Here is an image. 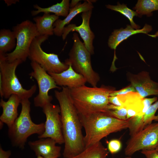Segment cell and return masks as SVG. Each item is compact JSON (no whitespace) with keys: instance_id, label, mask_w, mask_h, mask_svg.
Wrapping results in <instances>:
<instances>
[{"instance_id":"obj_1","label":"cell","mask_w":158,"mask_h":158,"mask_svg":"<svg viewBox=\"0 0 158 158\" xmlns=\"http://www.w3.org/2000/svg\"><path fill=\"white\" fill-rule=\"evenodd\" d=\"M54 95L60 109L64 140L63 157L67 158L75 156L85 149L78 113L73 103L69 88L62 87L61 91H54Z\"/></svg>"},{"instance_id":"obj_2","label":"cell","mask_w":158,"mask_h":158,"mask_svg":"<svg viewBox=\"0 0 158 158\" xmlns=\"http://www.w3.org/2000/svg\"><path fill=\"white\" fill-rule=\"evenodd\" d=\"M78 115L85 130L84 141L85 148L100 142L111 133L128 128V119L120 120L105 111L86 115Z\"/></svg>"},{"instance_id":"obj_3","label":"cell","mask_w":158,"mask_h":158,"mask_svg":"<svg viewBox=\"0 0 158 158\" xmlns=\"http://www.w3.org/2000/svg\"><path fill=\"white\" fill-rule=\"evenodd\" d=\"M70 90L73 104L78 114L82 115L105 111L110 104V93L114 90L107 87L85 85Z\"/></svg>"},{"instance_id":"obj_4","label":"cell","mask_w":158,"mask_h":158,"mask_svg":"<svg viewBox=\"0 0 158 158\" xmlns=\"http://www.w3.org/2000/svg\"><path fill=\"white\" fill-rule=\"evenodd\" d=\"M20 114L11 127L8 135L13 146L23 149L28 138L34 134H42L45 130V123L36 124L30 115V102L29 99L21 100Z\"/></svg>"},{"instance_id":"obj_5","label":"cell","mask_w":158,"mask_h":158,"mask_svg":"<svg viewBox=\"0 0 158 158\" xmlns=\"http://www.w3.org/2000/svg\"><path fill=\"white\" fill-rule=\"evenodd\" d=\"M23 62L16 60L9 62L0 54V94L2 98L8 99L12 95L18 96L21 100L29 99L37 89L34 84L28 90L23 87L16 73L18 66Z\"/></svg>"},{"instance_id":"obj_6","label":"cell","mask_w":158,"mask_h":158,"mask_svg":"<svg viewBox=\"0 0 158 158\" xmlns=\"http://www.w3.org/2000/svg\"><path fill=\"white\" fill-rule=\"evenodd\" d=\"M72 39L73 44L69 53V58L65 60V63L68 65L70 64L75 72L85 78L87 82L92 87H96L100 78L92 68L91 54L76 32L73 33Z\"/></svg>"},{"instance_id":"obj_7","label":"cell","mask_w":158,"mask_h":158,"mask_svg":"<svg viewBox=\"0 0 158 158\" xmlns=\"http://www.w3.org/2000/svg\"><path fill=\"white\" fill-rule=\"evenodd\" d=\"M12 31L16 40V48L13 51L4 54L5 59L9 62L20 60L23 62L28 57L30 49L34 39L40 35L35 23L26 20L13 27Z\"/></svg>"},{"instance_id":"obj_8","label":"cell","mask_w":158,"mask_h":158,"mask_svg":"<svg viewBox=\"0 0 158 158\" xmlns=\"http://www.w3.org/2000/svg\"><path fill=\"white\" fill-rule=\"evenodd\" d=\"M49 37L40 35L34 39L30 47L28 58L31 61L39 64L47 73H60L67 70L69 66L61 62L57 54L47 53L42 50L41 44Z\"/></svg>"},{"instance_id":"obj_9","label":"cell","mask_w":158,"mask_h":158,"mask_svg":"<svg viewBox=\"0 0 158 158\" xmlns=\"http://www.w3.org/2000/svg\"><path fill=\"white\" fill-rule=\"evenodd\" d=\"M158 146V122L146 126L131 136L125 149V154L131 156L140 150L155 149Z\"/></svg>"},{"instance_id":"obj_10","label":"cell","mask_w":158,"mask_h":158,"mask_svg":"<svg viewBox=\"0 0 158 158\" xmlns=\"http://www.w3.org/2000/svg\"><path fill=\"white\" fill-rule=\"evenodd\" d=\"M32 71L29 74L30 76L37 81L39 92L34 98V104L35 107L42 108L47 104L51 102L53 97L49 95L51 89L61 88L56 84L52 77L37 63L31 61L30 63Z\"/></svg>"},{"instance_id":"obj_11","label":"cell","mask_w":158,"mask_h":158,"mask_svg":"<svg viewBox=\"0 0 158 158\" xmlns=\"http://www.w3.org/2000/svg\"><path fill=\"white\" fill-rule=\"evenodd\" d=\"M42 109L46 117L45 130L42 134L38 135V138H50L57 144L64 143L59 106L50 102L46 104Z\"/></svg>"},{"instance_id":"obj_12","label":"cell","mask_w":158,"mask_h":158,"mask_svg":"<svg viewBox=\"0 0 158 158\" xmlns=\"http://www.w3.org/2000/svg\"><path fill=\"white\" fill-rule=\"evenodd\" d=\"M92 11L82 13L81 17L82 22L79 26L74 24H71L65 27L62 35L63 40H65L71 32L76 31L78 32L84 41V45L91 55L94 54L93 41L95 36L90 26V21Z\"/></svg>"},{"instance_id":"obj_13","label":"cell","mask_w":158,"mask_h":158,"mask_svg":"<svg viewBox=\"0 0 158 158\" xmlns=\"http://www.w3.org/2000/svg\"><path fill=\"white\" fill-rule=\"evenodd\" d=\"M127 75L131 85L142 98L152 95L158 96V83L151 79L148 72L142 71L137 74L129 73Z\"/></svg>"},{"instance_id":"obj_14","label":"cell","mask_w":158,"mask_h":158,"mask_svg":"<svg viewBox=\"0 0 158 158\" xmlns=\"http://www.w3.org/2000/svg\"><path fill=\"white\" fill-rule=\"evenodd\" d=\"M54 139L49 138H39L30 141L28 145L37 156L46 158H58L61 155V147L56 145Z\"/></svg>"},{"instance_id":"obj_15","label":"cell","mask_w":158,"mask_h":158,"mask_svg":"<svg viewBox=\"0 0 158 158\" xmlns=\"http://www.w3.org/2000/svg\"><path fill=\"white\" fill-rule=\"evenodd\" d=\"M68 65V68L61 73H48L52 77L58 86L71 88L85 85L87 82L85 78L75 72L70 64Z\"/></svg>"},{"instance_id":"obj_16","label":"cell","mask_w":158,"mask_h":158,"mask_svg":"<svg viewBox=\"0 0 158 158\" xmlns=\"http://www.w3.org/2000/svg\"><path fill=\"white\" fill-rule=\"evenodd\" d=\"M21 100L16 95H12L5 101L2 98L0 106L2 113L0 116V121L7 125L8 128L11 126L18 117V109Z\"/></svg>"},{"instance_id":"obj_17","label":"cell","mask_w":158,"mask_h":158,"mask_svg":"<svg viewBox=\"0 0 158 158\" xmlns=\"http://www.w3.org/2000/svg\"><path fill=\"white\" fill-rule=\"evenodd\" d=\"M152 30V27L150 25L145 24L141 29L135 30L131 25H128L124 29L114 30L110 36L108 41L109 47L115 51L118 46L123 41L127 39L131 35L138 33H148Z\"/></svg>"},{"instance_id":"obj_18","label":"cell","mask_w":158,"mask_h":158,"mask_svg":"<svg viewBox=\"0 0 158 158\" xmlns=\"http://www.w3.org/2000/svg\"><path fill=\"white\" fill-rule=\"evenodd\" d=\"M93 8L92 3L86 0L83 3L80 2L74 8H70L68 15L64 19H59L54 23V34L58 37L62 36L65 26L75 16L81 13L92 11Z\"/></svg>"},{"instance_id":"obj_19","label":"cell","mask_w":158,"mask_h":158,"mask_svg":"<svg viewBox=\"0 0 158 158\" xmlns=\"http://www.w3.org/2000/svg\"><path fill=\"white\" fill-rule=\"evenodd\" d=\"M117 96L127 109V120L137 115L143 108L144 98L136 92Z\"/></svg>"},{"instance_id":"obj_20","label":"cell","mask_w":158,"mask_h":158,"mask_svg":"<svg viewBox=\"0 0 158 158\" xmlns=\"http://www.w3.org/2000/svg\"><path fill=\"white\" fill-rule=\"evenodd\" d=\"M157 97L151 98H144V106L142 110L137 115L128 119L129 135L132 136L142 130L145 126L144 118L145 114L149 107L153 103L157 101Z\"/></svg>"},{"instance_id":"obj_21","label":"cell","mask_w":158,"mask_h":158,"mask_svg":"<svg viewBox=\"0 0 158 158\" xmlns=\"http://www.w3.org/2000/svg\"><path fill=\"white\" fill-rule=\"evenodd\" d=\"M59 17L55 14L44 13L42 16L33 18L37 30L40 35H52L54 34L53 24Z\"/></svg>"},{"instance_id":"obj_22","label":"cell","mask_w":158,"mask_h":158,"mask_svg":"<svg viewBox=\"0 0 158 158\" xmlns=\"http://www.w3.org/2000/svg\"><path fill=\"white\" fill-rule=\"evenodd\" d=\"M70 4L69 0H63L60 3H57L47 8H42L35 4L34 5V7L37 10L32 11L31 13L32 16H35L41 12L44 13H54L59 17L62 16L66 17L69 12Z\"/></svg>"},{"instance_id":"obj_23","label":"cell","mask_w":158,"mask_h":158,"mask_svg":"<svg viewBox=\"0 0 158 158\" xmlns=\"http://www.w3.org/2000/svg\"><path fill=\"white\" fill-rule=\"evenodd\" d=\"M109 153L100 141L85 148L79 154L67 158H107Z\"/></svg>"},{"instance_id":"obj_24","label":"cell","mask_w":158,"mask_h":158,"mask_svg":"<svg viewBox=\"0 0 158 158\" xmlns=\"http://www.w3.org/2000/svg\"><path fill=\"white\" fill-rule=\"evenodd\" d=\"M16 44V39L13 31L6 29L1 30L0 54H4L14 50Z\"/></svg>"},{"instance_id":"obj_25","label":"cell","mask_w":158,"mask_h":158,"mask_svg":"<svg viewBox=\"0 0 158 158\" xmlns=\"http://www.w3.org/2000/svg\"><path fill=\"white\" fill-rule=\"evenodd\" d=\"M133 9L138 16L145 15L150 16L152 12L158 10V0H139Z\"/></svg>"},{"instance_id":"obj_26","label":"cell","mask_w":158,"mask_h":158,"mask_svg":"<svg viewBox=\"0 0 158 158\" xmlns=\"http://www.w3.org/2000/svg\"><path fill=\"white\" fill-rule=\"evenodd\" d=\"M106 6L108 8L120 13L127 18L130 22L131 26L135 29L138 30L140 28V27L136 24L133 20L134 17L138 16V14L135 11L128 8L126 4H121L118 2L117 5L109 4L106 5Z\"/></svg>"},{"instance_id":"obj_27","label":"cell","mask_w":158,"mask_h":158,"mask_svg":"<svg viewBox=\"0 0 158 158\" xmlns=\"http://www.w3.org/2000/svg\"><path fill=\"white\" fill-rule=\"evenodd\" d=\"M105 111L120 120H127V110L124 106L118 107L110 104Z\"/></svg>"},{"instance_id":"obj_28","label":"cell","mask_w":158,"mask_h":158,"mask_svg":"<svg viewBox=\"0 0 158 158\" xmlns=\"http://www.w3.org/2000/svg\"><path fill=\"white\" fill-rule=\"evenodd\" d=\"M158 109V101L154 102L149 107L146 112L144 118V125L145 127L152 123L154 121L155 114Z\"/></svg>"},{"instance_id":"obj_29","label":"cell","mask_w":158,"mask_h":158,"mask_svg":"<svg viewBox=\"0 0 158 158\" xmlns=\"http://www.w3.org/2000/svg\"><path fill=\"white\" fill-rule=\"evenodd\" d=\"M122 145L121 142L118 139H113L108 144V150L111 154L116 153L121 149Z\"/></svg>"},{"instance_id":"obj_30","label":"cell","mask_w":158,"mask_h":158,"mask_svg":"<svg viewBox=\"0 0 158 158\" xmlns=\"http://www.w3.org/2000/svg\"><path fill=\"white\" fill-rule=\"evenodd\" d=\"M130 92H136L134 87L131 85L117 91L113 90L110 94V96H117L125 95Z\"/></svg>"},{"instance_id":"obj_31","label":"cell","mask_w":158,"mask_h":158,"mask_svg":"<svg viewBox=\"0 0 158 158\" xmlns=\"http://www.w3.org/2000/svg\"><path fill=\"white\" fill-rule=\"evenodd\" d=\"M141 152L146 158H158V151L155 149L142 150Z\"/></svg>"},{"instance_id":"obj_32","label":"cell","mask_w":158,"mask_h":158,"mask_svg":"<svg viewBox=\"0 0 158 158\" xmlns=\"http://www.w3.org/2000/svg\"><path fill=\"white\" fill-rule=\"evenodd\" d=\"M109 101L110 104L118 107L124 106L123 103L119 99L117 96H110Z\"/></svg>"},{"instance_id":"obj_33","label":"cell","mask_w":158,"mask_h":158,"mask_svg":"<svg viewBox=\"0 0 158 158\" xmlns=\"http://www.w3.org/2000/svg\"><path fill=\"white\" fill-rule=\"evenodd\" d=\"M11 152L10 150L5 151L2 147H0V158H9L11 155Z\"/></svg>"},{"instance_id":"obj_34","label":"cell","mask_w":158,"mask_h":158,"mask_svg":"<svg viewBox=\"0 0 158 158\" xmlns=\"http://www.w3.org/2000/svg\"><path fill=\"white\" fill-rule=\"evenodd\" d=\"M4 1L8 6L11 5L12 4H16L17 2L19 1V0H5Z\"/></svg>"},{"instance_id":"obj_35","label":"cell","mask_w":158,"mask_h":158,"mask_svg":"<svg viewBox=\"0 0 158 158\" xmlns=\"http://www.w3.org/2000/svg\"><path fill=\"white\" fill-rule=\"evenodd\" d=\"M80 0H73L71 1L70 4V8H72L75 7L80 2Z\"/></svg>"},{"instance_id":"obj_36","label":"cell","mask_w":158,"mask_h":158,"mask_svg":"<svg viewBox=\"0 0 158 158\" xmlns=\"http://www.w3.org/2000/svg\"><path fill=\"white\" fill-rule=\"evenodd\" d=\"M149 36H151L152 37H158V31L157 32L155 33L153 35H148Z\"/></svg>"},{"instance_id":"obj_37","label":"cell","mask_w":158,"mask_h":158,"mask_svg":"<svg viewBox=\"0 0 158 158\" xmlns=\"http://www.w3.org/2000/svg\"><path fill=\"white\" fill-rule=\"evenodd\" d=\"M154 121L158 122V114L155 116L154 118Z\"/></svg>"},{"instance_id":"obj_38","label":"cell","mask_w":158,"mask_h":158,"mask_svg":"<svg viewBox=\"0 0 158 158\" xmlns=\"http://www.w3.org/2000/svg\"><path fill=\"white\" fill-rule=\"evenodd\" d=\"M0 129H1L3 127V123H4L0 121Z\"/></svg>"},{"instance_id":"obj_39","label":"cell","mask_w":158,"mask_h":158,"mask_svg":"<svg viewBox=\"0 0 158 158\" xmlns=\"http://www.w3.org/2000/svg\"><path fill=\"white\" fill-rule=\"evenodd\" d=\"M36 158H44L40 156H37Z\"/></svg>"},{"instance_id":"obj_40","label":"cell","mask_w":158,"mask_h":158,"mask_svg":"<svg viewBox=\"0 0 158 158\" xmlns=\"http://www.w3.org/2000/svg\"><path fill=\"white\" fill-rule=\"evenodd\" d=\"M125 158H132L131 157H130V156H128V157H125Z\"/></svg>"},{"instance_id":"obj_41","label":"cell","mask_w":158,"mask_h":158,"mask_svg":"<svg viewBox=\"0 0 158 158\" xmlns=\"http://www.w3.org/2000/svg\"><path fill=\"white\" fill-rule=\"evenodd\" d=\"M155 150H157V151H158V146L156 148V149H155Z\"/></svg>"}]
</instances>
